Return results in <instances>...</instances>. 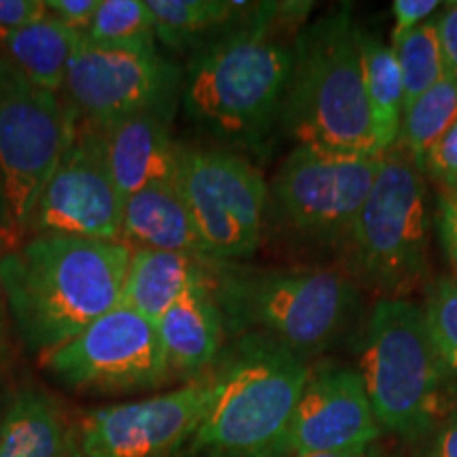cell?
Wrapping results in <instances>:
<instances>
[{"label": "cell", "mask_w": 457, "mask_h": 457, "mask_svg": "<svg viewBox=\"0 0 457 457\" xmlns=\"http://www.w3.org/2000/svg\"><path fill=\"white\" fill-rule=\"evenodd\" d=\"M79 38L81 34L47 15L11 34L0 49V60L38 87L62 94Z\"/></svg>", "instance_id": "cell-21"}, {"label": "cell", "mask_w": 457, "mask_h": 457, "mask_svg": "<svg viewBox=\"0 0 457 457\" xmlns=\"http://www.w3.org/2000/svg\"><path fill=\"white\" fill-rule=\"evenodd\" d=\"M310 370L305 358L271 337H233L208 373L214 396L187 453L276 457Z\"/></svg>", "instance_id": "cell-3"}, {"label": "cell", "mask_w": 457, "mask_h": 457, "mask_svg": "<svg viewBox=\"0 0 457 457\" xmlns=\"http://www.w3.org/2000/svg\"><path fill=\"white\" fill-rule=\"evenodd\" d=\"M430 244L426 176L398 145L381 155L367 202L347 237L352 279L381 295L404 299L424 282Z\"/></svg>", "instance_id": "cell-7"}, {"label": "cell", "mask_w": 457, "mask_h": 457, "mask_svg": "<svg viewBox=\"0 0 457 457\" xmlns=\"http://www.w3.org/2000/svg\"><path fill=\"white\" fill-rule=\"evenodd\" d=\"M182 68L157 45L104 47L79 38L64 83V100L79 119L106 129L136 114L174 119Z\"/></svg>", "instance_id": "cell-10"}, {"label": "cell", "mask_w": 457, "mask_h": 457, "mask_svg": "<svg viewBox=\"0 0 457 457\" xmlns=\"http://www.w3.org/2000/svg\"><path fill=\"white\" fill-rule=\"evenodd\" d=\"M212 293L227 337L267 335L305 360L341 335L356 303L352 276L328 267L256 270L216 261Z\"/></svg>", "instance_id": "cell-5"}, {"label": "cell", "mask_w": 457, "mask_h": 457, "mask_svg": "<svg viewBox=\"0 0 457 457\" xmlns=\"http://www.w3.org/2000/svg\"><path fill=\"white\" fill-rule=\"evenodd\" d=\"M310 7L250 3L242 20L193 51L180 87L188 121L222 148L259 153L282 128L299 24Z\"/></svg>", "instance_id": "cell-1"}, {"label": "cell", "mask_w": 457, "mask_h": 457, "mask_svg": "<svg viewBox=\"0 0 457 457\" xmlns=\"http://www.w3.org/2000/svg\"><path fill=\"white\" fill-rule=\"evenodd\" d=\"M358 32L347 4L301 28L282 111V128L295 146L381 155L364 94Z\"/></svg>", "instance_id": "cell-4"}, {"label": "cell", "mask_w": 457, "mask_h": 457, "mask_svg": "<svg viewBox=\"0 0 457 457\" xmlns=\"http://www.w3.org/2000/svg\"><path fill=\"white\" fill-rule=\"evenodd\" d=\"M131 250L119 242L30 236L0 254V293L28 350L47 353L119 305Z\"/></svg>", "instance_id": "cell-2"}, {"label": "cell", "mask_w": 457, "mask_h": 457, "mask_svg": "<svg viewBox=\"0 0 457 457\" xmlns=\"http://www.w3.org/2000/svg\"><path fill=\"white\" fill-rule=\"evenodd\" d=\"M77 112L64 96L28 81L0 60V185L15 245L71 140Z\"/></svg>", "instance_id": "cell-8"}, {"label": "cell", "mask_w": 457, "mask_h": 457, "mask_svg": "<svg viewBox=\"0 0 457 457\" xmlns=\"http://www.w3.org/2000/svg\"><path fill=\"white\" fill-rule=\"evenodd\" d=\"M420 168L443 191H457V121L428 148Z\"/></svg>", "instance_id": "cell-28"}, {"label": "cell", "mask_w": 457, "mask_h": 457, "mask_svg": "<svg viewBox=\"0 0 457 457\" xmlns=\"http://www.w3.org/2000/svg\"><path fill=\"white\" fill-rule=\"evenodd\" d=\"M81 37L104 47L157 45L155 26L145 0H102L94 21Z\"/></svg>", "instance_id": "cell-26"}, {"label": "cell", "mask_w": 457, "mask_h": 457, "mask_svg": "<svg viewBox=\"0 0 457 457\" xmlns=\"http://www.w3.org/2000/svg\"><path fill=\"white\" fill-rule=\"evenodd\" d=\"M72 428L51 394L26 387L0 415V457H62Z\"/></svg>", "instance_id": "cell-20"}, {"label": "cell", "mask_w": 457, "mask_h": 457, "mask_svg": "<svg viewBox=\"0 0 457 457\" xmlns=\"http://www.w3.org/2000/svg\"><path fill=\"white\" fill-rule=\"evenodd\" d=\"M123 204L108 170L102 131L74 117L71 140L34 205L26 237L71 236L119 242Z\"/></svg>", "instance_id": "cell-13"}, {"label": "cell", "mask_w": 457, "mask_h": 457, "mask_svg": "<svg viewBox=\"0 0 457 457\" xmlns=\"http://www.w3.org/2000/svg\"><path fill=\"white\" fill-rule=\"evenodd\" d=\"M438 37L447 74L457 79V3H449L443 13L438 11Z\"/></svg>", "instance_id": "cell-34"}, {"label": "cell", "mask_w": 457, "mask_h": 457, "mask_svg": "<svg viewBox=\"0 0 457 457\" xmlns=\"http://www.w3.org/2000/svg\"><path fill=\"white\" fill-rule=\"evenodd\" d=\"M457 121V79L445 74L434 87L404 108L398 146L417 163L426 151Z\"/></svg>", "instance_id": "cell-24"}, {"label": "cell", "mask_w": 457, "mask_h": 457, "mask_svg": "<svg viewBox=\"0 0 457 457\" xmlns=\"http://www.w3.org/2000/svg\"><path fill=\"white\" fill-rule=\"evenodd\" d=\"M426 438L420 457H457V407Z\"/></svg>", "instance_id": "cell-33"}, {"label": "cell", "mask_w": 457, "mask_h": 457, "mask_svg": "<svg viewBox=\"0 0 457 457\" xmlns=\"http://www.w3.org/2000/svg\"><path fill=\"white\" fill-rule=\"evenodd\" d=\"M214 386L210 375L151 398L100 407L77 424L85 457H176L202 426Z\"/></svg>", "instance_id": "cell-14"}, {"label": "cell", "mask_w": 457, "mask_h": 457, "mask_svg": "<svg viewBox=\"0 0 457 457\" xmlns=\"http://www.w3.org/2000/svg\"><path fill=\"white\" fill-rule=\"evenodd\" d=\"M441 7V0H394V28L390 34V45L400 41L404 34L415 30L417 26L424 24V21L436 15Z\"/></svg>", "instance_id": "cell-30"}, {"label": "cell", "mask_w": 457, "mask_h": 457, "mask_svg": "<svg viewBox=\"0 0 457 457\" xmlns=\"http://www.w3.org/2000/svg\"><path fill=\"white\" fill-rule=\"evenodd\" d=\"M157 41L174 51H195L242 20L250 3L236 0H145Z\"/></svg>", "instance_id": "cell-23"}, {"label": "cell", "mask_w": 457, "mask_h": 457, "mask_svg": "<svg viewBox=\"0 0 457 457\" xmlns=\"http://www.w3.org/2000/svg\"><path fill=\"white\" fill-rule=\"evenodd\" d=\"M424 318L447 367L457 375V278L445 276L428 286Z\"/></svg>", "instance_id": "cell-27"}, {"label": "cell", "mask_w": 457, "mask_h": 457, "mask_svg": "<svg viewBox=\"0 0 457 457\" xmlns=\"http://www.w3.org/2000/svg\"><path fill=\"white\" fill-rule=\"evenodd\" d=\"M100 3L102 0H45L47 13L77 34H85L91 26Z\"/></svg>", "instance_id": "cell-31"}, {"label": "cell", "mask_w": 457, "mask_h": 457, "mask_svg": "<svg viewBox=\"0 0 457 457\" xmlns=\"http://www.w3.org/2000/svg\"><path fill=\"white\" fill-rule=\"evenodd\" d=\"M62 457H85V455H83V451H81V445H79V432H77V426L72 428L71 438H68L66 449H64V453H62Z\"/></svg>", "instance_id": "cell-38"}, {"label": "cell", "mask_w": 457, "mask_h": 457, "mask_svg": "<svg viewBox=\"0 0 457 457\" xmlns=\"http://www.w3.org/2000/svg\"><path fill=\"white\" fill-rule=\"evenodd\" d=\"M176 185L210 259L237 262L259 250L270 185L248 157L222 146L180 142Z\"/></svg>", "instance_id": "cell-9"}, {"label": "cell", "mask_w": 457, "mask_h": 457, "mask_svg": "<svg viewBox=\"0 0 457 457\" xmlns=\"http://www.w3.org/2000/svg\"><path fill=\"white\" fill-rule=\"evenodd\" d=\"M170 123L145 112L100 129L108 170L123 202L142 188L176 185L180 142L171 136Z\"/></svg>", "instance_id": "cell-16"}, {"label": "cell", "mask_w": 457, "mask_h": 457, "mask_svg": "<svg viewBox=\"0 0 457 457\" xmlns=\"http://www.w3.org/2000/svg\"><path fill=\"white\" fill-rule=\"evenodd\" d=\"M216 259L188 253L131 250L128 276L119 305L157 322L182 296L197 288H212Z\"/></svg>", "instance_id": "cell-18"}, {"label": "cell", "mask_w": 457, "mask_h": 457, "mask_svg": "<svg viewBox=\"0 0 457 457\" xmlns=\"http://www.w3.org/2000/svg\"><path fill=\"white\" fill-rule=\"evenodd\" d=\"M15 245L13 239V231H11V222H9V210H7V202H4V193H3V185H0V254L7 253Z\"/></svg>", "instance_id": "cell-35"}, {"label": "cell", "mask_w": 457, "mask_h": 457, "mask_svg": "<svg viewBox=\"0 0 457 457\" xmlns=\"http://www.w3.org/2000/svg\"><path fill=\"white\" fill-rule=\"evenodd\" d=\"M379 165L381 155L295 146L273 174L270 199L301 237L345 245Z\"/></svg>", "instance_id": "cell-11"}, {"label": "cell", "mask_w": 457, "mask_h": 457, "mask_svg": "<svg viewBox=\"0 0 457 457\" xmlns=\"http://www.w3.org/2000/svg\"><path fill=\"white\" fill-rule=\"evenodd\" d=\"M38 360L74 392L129 394L155 390L171 379L157 324L121 305Z\"/></svg>", "instance_id": "cell-12"}, {"label": "cell", "mask_w": 457, "mask_h": 457, "mask_svg": "<svg viewBox=\"0 0 457 457\" xmlns=\"http://www.w3.org/2000/svg\"><path fill=\"white\" fill-rule=\"evenodd\" d=\"M403 79L404 108L447 74L438 37V13L392 45Z\"/></svg>", "instance_id": "cell-25"}, {"label": "cell", "mask_w": 457, "mask_h": 457, "mask_svg": "<svg viewBox=\"0 0 457 457\" xmlns=\"http://www.w3.org/2000/svg\"><path fill=\"white\" fill-rule=\"evenodd\" d=\"M155 324L171 379L191 384L212 370L227 337L212 288L187 293Z\"/></svg>", "instance_id": "cell-17"}, {"label": "cell", "mask_w": 457, "mask_h": 457, "mask_svg": "<svg viewBox=\"0 0 457 457\" xmlns=\"http://www.w3.org/2000/svg\"><path fill=\"white\" fill-rule=\"evenodd\" d=\"M358 373L381 430L421 441L455 404V373L447 367L424 310L409 299H379L370 312Z\"/></svg>", "instance_id": "cell-6"}, {"label": "cell", "mask_w": 457, "mask_h": 457, "mask_svg": "<svg viewBox=\"0 0 457 457\" xmlns=\"http://www.w3.org/2000/svg\"><path fill=\"white\" fill-rule=\"evenodd\" d=\"M358 47L377 151L384 155L398 145L400 128H403V79L392 45L386 43L379 34L360 28Z\"/></svg>", "instance_id": "cell-22"}, {"label": "cell", "mask_w": 457, "mask_h": 457, "mask_svg": "<svg viewBox=\"0 0 457 457\" xmlns=\"http://www.w3.org/2000/svg\"><path fill=\"white\" fill-rule=\"evenodd\" d=\"M381 432L358 369L313 367L276 457L370 447Z\"/></svg>", "instance_id": "cell-15"}, {"label": "cell", "mask_w": 457, "mask_h": 457, "mask_svg": "<svg viewBox=\"0 0 457 457\" xmlns=\"http://www.w3.org/2000/svg\"><path fill=\"white\" fill-rule=\"evenodd\" d=\"M119 242L129 250L208 256L179 185L148 187L125 199Z\"/></svg>", "instance_id": "cell-19"}, {"label": "cell", "mask_w": 457, "mask_h": 457, "mask_svg": "<svg viewBox=\"0 0 457 457\" xmlns=\"http://www.w3.org/2000/svg\"><path fill=\"white\" fill-rule=\"evenodd\" d=\"M47 15L45 0H0V49L15 30Z\"/></svg>", "instance_id": "cell-29"}, {"label": "cell", "mask_w": 457, "mask_h": 457, "mask_svg": "<svg viewBox=\"0 0 457 457\" xmlns=\"http://www.w3.org/2000/svg\"><path fill=\"white\" fill-rule=\"evenodd\" d=\"M436 225L445 253L457 267V191H441L436 204Z\"/></svg>", "instance_id": "cell-32"}, {"label": "cell", "mask_w": 457, "mask_h": 457, "mask_svg": "<svg viewBox=\"0 0 457 457\" xmlns=\"http://www.w3.org/2000/svg\"><path fill=\"white\" fill-rule=\"evenodd\" d=\"M9 313H7V305H4L3 293H0V362L7 358L9 347H11V337H9Z\"/></svg>", "instance_id": "cell-36"}, {"label": "cell", "mask_w": 457, "mask_h": 457, "mask_svg": "<svg viewBox=\"0 0 457 457\" xmlns=\"http://www.w3.org/2000/svg\"><path fill=\"white\" fill-rule=\"evenodd\" d=\"M299 457H377L370 447H358V449H347V451H330V453H310V455H299Z\"/></svg>", "instance_id": "cell-37"}]
</instances>
